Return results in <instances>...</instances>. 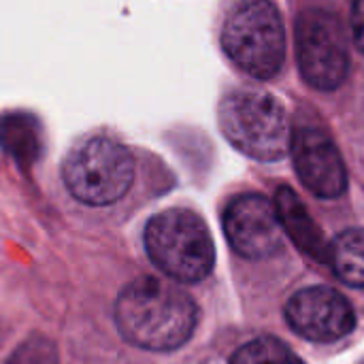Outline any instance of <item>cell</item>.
Segmentation results:
<instances>
[{
	"instance_id": "cell-7",
	"label": "cell",
	"mask_w": 364,
	"mask_h": 364,
	"mask_svg": "<svg viewBox=\"0 0 364 364\" xmlns=\"http://www.w3.org/2000/svg\"><path fill=\"white\" fill-rule=\"evenodd\" d=\"M286 322L303 339L314 343H335L356 326L352 303L328 286L303 288L286 303Z\"/></svg>"
},
{
	"instance_id": "cell-9",
	"label": "cell",
	"mask_w": 364,
	"mask_h": 364,
	"mask_svg": "<svg viewBox=\"0 0 364 364\" xmlns=\"http://www.w3.org/2000/svg\"><path fill=\"white\" fill-rule=\"evenodd\" d=\"M292 158L301 183L318 198H339L348 190V171L333 139L318 128H303L292 139Z\"/></svg>"
},
{
	"instance_id": "cell-13",
	"label": "cell",
	"mask_w": 364,
	"mask_h": 364,
	"mask_svg": "<svg viewBox=\"0 0 364 364\" xmlns=\"http://www.w3.org/2000/svg\"><path fill=\"white\" fill-rule=\"evenodd\" d=\"M230 364H305L277 337H258L239 348Z\"/></svg>"
},
{
	"instance_id": "cell-10",
	"label": "cell",
	"mask_w": 364,
	"mask_h": 364,
	"mask_svg": "<svg viewBox=\"0 0 364 364\" xmlns=\"http://www.w3.org/2000/svg\"><path fill=\"white\" fill-rule=\"evenodd\" d=\"M275 211L284 232L294 241V245L309 258L318 262H328V245L316 220L309 215L301 198L288 188L282 186L275 194Z\"/></svg>"
},
{
	"instance_id": "cell-15",
	"label": "cell",
	"mask_w": 364,
	"mask_h": 364,
	"mask_svg": "<svg viewBox=\"0 0 364 364\" xmlns=\"http://www.w3.org/2000/svg\"><path fill=\"white\" fill-rule=\"evenodd\" d=\"M352 36L356 47L364 53V0H356L352 9Z\"/></svg>"
},
{
	"instance_id": "cell-3",
	"label": "cell",
	"mask_w": 364,
	"mask_h": 364,
	"mask_svg": "<svg viewBox=\"0 0 364 364\" xmlns=\"http://www.w3.org/2000/svg\"><path fill=\"white\" fill-rule=\"evenodd\" d=\"M224 136L245 156L262 162L279 160L290 149V124L282 102L258 90H239L220 105Z\"/></svg>"
},
{
	"instance_id": "cell-11",
	"label": "cell",
	"mask_w": 364,
	"mask_h": 364,
	"mask_svg": "<svg viewBox=\"0 0 364 364\" xmlns=\"http://www.w3.org/2000/svg\"><path fill=\"white\" fill-rule=\"evenodd\" d=\"M0 149L21 168H30L43 154V126L26 111H13L0 117Z\"/></svg>"
},
{
	"instance_id": "cell-4",
	"label": "cell",
	"mask_w": 364,
	"mask_h": 364,
	"mask_svg": "<svg viewBox=\"0 0 364 364\" xmlns=\"http://www.w3.org/2000/svg\"><path fill=\"white\" fill-rule=\"evenodd\" d=\"M228 58L256 79H271L286 58V34L271 0H239L222 30Z\"/></svg>"
},
{
	"instance_id": "cell-2",
	"label": "cell",
	"mask_w": 364,
	"mask_h": 364,
	"mask_svg": "<svg viewBox=\"0 0 364 364\" xmlns=\"http://www.w3.org/2000/svg\"><path fill=\"white\" fill-rule=\"evenodd\" d=\"M149 260L177 284H200L215 264V245L200 215L190 209H166L154 215L143 232Z\"/></svg>"
},
{
	"instance_id": "cell-8",
	"label": "cell",
	"mask_w": 364,
	"mask_h": 364,
	"mask_svg": "<svg viewBox=\"0 0 364 364\" xmlns=\"http://www.w3.org/2000/svg\"><path fill=\"white\" fill-rule=\"evenodd\" d=\"M224 232L230 247L247 260L271 258L284 245L275 203L262 194L235 196L224 213Z\"/></svg>"
},
{
	"instance_id": "cell-1",
	"label": "cell",
	"mask_w": 364,
	"mask_h": 364,
	"mask_svg": "<svg viewBox=\"0 0 364 364\" xmlns=\"http://www.w3.org/2000/svg\"><path fill=\"white\" fill-rule=\"evenodd\" d=\"M115 326L122 339L147 352H173L190 341L198 307L177 284L154 275L132 279L115 301Z\"/></svg>"
},
{
	"instance_id": "cell-5",
	"label": "cell",
	"mask_w": 364,
	"mask_h": 364,
	"mask_svg": "<svg viewBox=\"0 0 364 364\" xmlns=\"http://www.w3.org/2000/svg\"><path fill=\"white\" fill-rule=\"evenodd\" d=\"M70 196L90 207H107L126 196L134 181V158L117 141L92 136L79 143L62 164Z\"/></svg>"
},
{
	"instance_id": "cell-14",
	"label": "cell",
	"mask_w": 364,
	"mask_h": 364,
	"mask_svg": "<svg viewBox=\"0 0 364 364\" xmlns=\"http://www.w3.org/2000/svg\"><path fill=\"white\" fill-rule=\"evenodd\" d=\"M4 364H60V352L49 337L34 333L13 350Z\"/></svg>"
},
{
	"instance_id": "cell-6",
	"label": "cell",
	"mask_w": 364,
	"mask_h": 364,
	"mask_svg": "<svg viewBox=\"0 0 364 364\" xmlns=\"http://www.w3.org/2000/svg\"><path fill=\"white\" fill-rule=\"evenodd\" d=\"M296 58L305 81L318 90H337L350 70L348 36L337 15L309 9L296 19Z\"/></svg>"
},
{
	"instance_id": "cell-12",
	"label": "cell",
	"mask_w": 364,
	"mask_h": 364,
	"mask_svg": "<svg viewBox=\"0 0 364 364\" xmlns=\"http://www.w3.org/2000/svg\"><path fill=\"white\" fill-rule=\"evenodd\" d=\"M328 264L346 286L364 288V230H343L328 245Z\"/></svg>"
}]
</instances>
